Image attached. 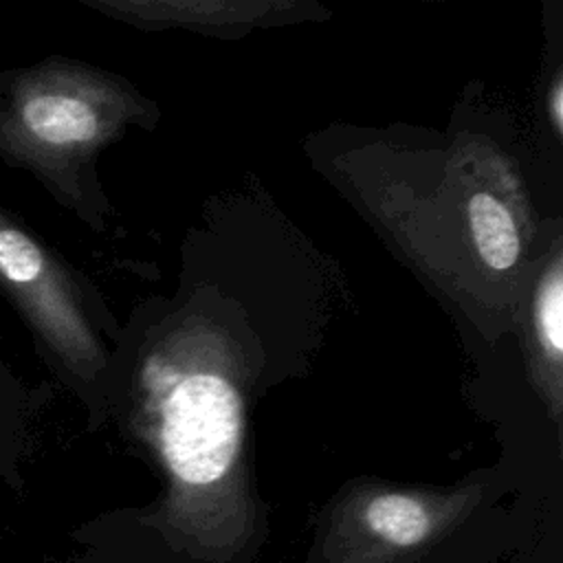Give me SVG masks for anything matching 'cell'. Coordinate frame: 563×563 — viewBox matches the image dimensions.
I'll return each instance as SVG.
<instances>
[{
    "mask_svg": "<svg viewBox=\"0 0 563 563\" xmlns=\"http://www.w3.org/2000/svg\"><path fill=\"white\" fill-rule=\"evenodd\" d=\"M35 394L0 356V484L24 495V464L31 455Z\"/></svg>",
    "mask_w": 563,
    "mask_h": 563,
    "instance_id": "277c9868",
    "label": "cell"
},
{
    "mask_svg": "<svg viewBox=\"0 0 563 563\" xmlns=\"http://www.w3.org/2000/svg\"><path fill=\"white\" fill-rule=\"evenodd\" d=\"M468 222L479 257L495 271L517 262L519 235L508 209L490 194H475L468 200Z\"/></svg>",
    "mask_w": 563,
    "mask_h": 563,
    "instance_id": "8992f818",
    "label": "cell"
},
{
    "mask_svg": "<svg viewBox=\"0 0 563 563\" xmlns=\"http://www.w3.org/2000/svg\"><path fill=\"white\" fill-rule=\"evenodd\" d=\"M552 114H554L556 128H561L563 125V86L561 84H556L552 92Z\"/></svg>",
    "mask_w": 563,
    "mask_h": 563,
    "instance_id": "ba28073f",
    "label": "cell"
},
{
    "mask_svg": "<svg viewBox=\"0 0 563 563\" xmlns=\"http://www.w3.org/2000/svg\"><path fill=\"white\" fill-rule=\"evenodd\" d=\"M240 398L218 374L180 378L161 405V449L185 486H211L231 468L240 446Z\"/></svg>",
    "mask_w": 563,
    "mask_h": 563,
    "instance_id": "3957f363",
    "label": "cell"
},
{
    "mask_svg": "<svg viewBox=\"0 0 563 563\" xmlns=\"http://www.w3.org/2000/svg\"><path fill=\"white\" fill-rule=\"evenodd\" d=\"M0 295L62 380L90 383L95 336L81 288L59 255L4 205H0Z\"/></svg>",
    "mask_w": 563,
    "mask_h": 563,
    "instance_id": "7a4b0ae2",
    "label": "cell"
},
{
    "mask_svg": "<svg viewBox=\"0 0 563 563\" xmlns=\"http://www.w3.org/2000/svg\"><path fill=\"white\" fill-rule=\"evenodd\" d=\"M97 88L59 57L2 68L0 161L29 172L59 200H79L86 156L108 130Z\"/></svg>",
    "mask_w": 563,
    "mask_h": 563,
    "instance_id": "6da1fadb",
    "label": "cell"
},
{
    "mask_svg": "<svg viewBox=\"0 0 563 563\" xmlns=\"http://www.w3.org/2000/svg\"><path fill=\"white\" fill-rule=\"evenodd\" d=\"M363 523L380 543L402 550L422 543L433 532L431 510L405 493H383L363 508Z\"/></svg>",
    "mask_w": 563,
    "mask_h": 563,
    "instance_id": "5b68a950",
    "label": "cell"
},
{
    "mask_svg": "<svg viewBox=\"0 0 563 563\" xmlns=\"http://www.w3.org/2000/svg\"><path fill=\"white\" fill-rule=\"evenodd\" d=\"M537 328L554 356L563 350V279L559 266L541 286L537 299Z\"/></svg>",
    "mask_w": 563,
    "mask_h": 563,
    "instance_id": "52a82bcc",
    "label": "cell"
}]
</instances>
